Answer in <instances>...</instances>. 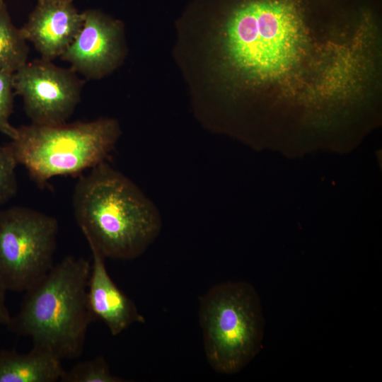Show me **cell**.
<instances>
[{
  "label": "cell",
  "mask_w": 382,
  "mask_h": 382,
  "mask_svg": "<svg viewBox=\"0 0 382 382\" xmlns=\"http://www.w3.org/2000/svg\"><path fill=\"white\" fill-rule=\"evenodd\" d=\"M214 99L359 101L375 75L370 0H192Z\"/></svg>",
  "instance_id": "1"
},
{
  "label": "cell",
  "mask_w": 382,
  "mask_h": 382,
  "mask_svg": "<svg viewBox=\"0 0 382 382\" xmlns=\"http://www.w3.org/2000/svg\"><path fill=\"white\" fill-rule=\"evenodd\" d=\"M73 208L88 245L105 258L139 257L156 241L162 228L155 204L106 161L80 176L74 187Z\"/></svg>",
  "instance_id": "2"
},
{
  "label": "cell",
  "mask_w": 382,
  "mask_h": 382,
  "mask_svg": "<svg viewBox=\"0 0 382 382\" xmlns=\"http://www.w3.org/2000/svg\"><path fill=\"white\" fill-rule=\"evenodd\" d=\"M91 262L64 257L25 291L18 313L11 316L8 330L29 337L33 347L60 359L81 355L89 325L94 320L88 303Z\"/></svg>",
  "instance_id": "3"
},
{
  "label": "cell",
  "mask_w": 382,
  "mask_h": 382,
  "mask_svg": "<svg viewBox=\"0 0 382 382\" xmlns=\"http://www.w3.org/2000/svg\"><path fill=\"white\" fill-rule=\"evenodd\" d=\"M121 134L119 122L101 117L54 125L17 128L9 143L18 162L43 187L56 176L76 175L105 162Z\"/></svg>",
  "instance_id": "4"
},
{
  "label": "cell",
  "mask_w": 382,
  "mask_h": 382,
  "mask_svg": "<svg viewBox=\"0 0 382 382\" xmlns=\"http://www.w3.org/2000/svg\"><path fill=\"white\" fill-rule=\"evenodd\" d=\"M199 318L206 357L216 371L236 374L260 352L264 318L250 284L231 282L212 287L199 299Z\"/></svg>",
  "instance_id": "5"
},
{
  "label": "cell",
  "mask_w": 382,
  "mask_h": 382,
  "mask_svg": "<svg viewBox=\"0 0 382 382\" xmlns=\"http://www.w3.org/2000/svg\"><path fill=\"white\" fill-rule=\"evenodd\" d=\"M57 220L23 207L0 209V280L6 290L25 291L53 267Z\"/></svg>",
  "instance_id": "6"
},
{
  "label": "cell",
  "mask_w": 382,
  "mask_h": 382,
  "mask_svg": "<svg viewBox=\"0 0 382 382\" xmlns=\"http://www.w3.org/2000/svg\"><path fill=\"white\" fill-rule=\"evenodd\" d=\"M13 89L23 98L33 124L54 125L66 122L74 112L82 82L71 69L41 58L28 62L13 73Z\"/></svg>",
  "instance_id": "7"
},
{
  "label": "cell",
  "mask_w": 382,
  "mask_h": 382,
  "mask_svg": "<svg viewBox=\"0 0 382 382\" xmlns=\"http://www.w3.org/2000/svg\"><path fill=\"white\" fill-rule=\"evenodd\" d=\"M75 39L60 57L87 79H98L114 71L125 54L122 23L96 9L83 11Z\"/></svg>",
  "instance_id": "8"
},
{
  "label": "cell",
  "mask_w": 382,
  "mask_h": 382,
  "mask_svg": "<svg viewBox=\"0 0 382 382\" xmlns=\"http://www.w3.org/2000/svg\"><path fill=\"white\" fill-rule=\"evenodd\" d=\"M83 21L72 2L37 0L27 22L20 28L42 59L52 61L61 57L80 30Z\"/></svg>",
  "instance_id": "9"
},
{
  "label": "cell",
  "mask_w": 382,
  "mask_h": 382,
  "mask_svg": "<svg viewBox=\"0 0 382 382\" xmlns=\"http://www.w3.org/2000/svg\"><path fill=\"white\" fill-rule=\"evenodd\" d=\"M93 261L88 282L87 299L89 308L115 336L135 323H144L134 301L124 294L110 277L105 265V257L93 245H88Z\"/></svg>",
  "instance_id": "10"
},
{
  "label": "cell",
  "mask_w": 382,
  "mask_h": 382,
  "mask_svg": "<svg viewBox=\"0 0 382 382\" xmlns=\"http://www.w3.org/2000/svg\"><path fill=\"white\" fill-rule=\"evenodd\" d=\"M60 359L33 347L28 353L0 350V382H56L64 371Z\"/></svg>",
  "instance_id": "11"
},
{
  "label": "cell",
  "mask_w": 382,
  "mask_h": 382,
  "mask_svg": "<svg viewBox=\"0 0 382 382\" xmlns=\"http://www.w3.org/2000/svg\"><path fill=\"white\" fill-rule=\"evenodd\" d=\"M28 46L12 23L6 4L0 6V69L15 72L28 62Z\"/></svg>",
  "instance_id": "12"
},
{
  "label": "cell",
  "mask_w": 382,
  "mask_h": 382,
  "mask_svg": "<svg viewBox=\"0 0 382 382\" xmlns=\"http://www.w3.org/2000/svg\"><path fill=\"white\" fill-rule=\"evenodd\" d=\"M60 382H124L126 380L113 375L105 358L98 356L81 361L70 370H64Z\"/></svg>",
  "instance_id": "13"
},
{
  "label": "cell",
  "mask_w": 382,
  "mask_h": 382,
  "mask_svg": "<svg viewBox=\"0 0 382 382\" xmlns=\"http://www.w3.org/2000/svg\"><path fill=\"white\" fill-rule=\"evenodd\" d=\"M17 164L18 163L9 144H0V207L16 194Z\"/></svg>",
  "instance_id": "14"
},
{
  "label": "cell",
  "mask_w": 382,
  "mask_h": 382,
  "mask_svg": "<svg viewBox=\"0 0 382 382\" xmlns=\"http://www.w3.org/2000/svg\"><path fill=\"white\" fill-rule=\"evenodd\" d=\"M13 72L0 69V132L11 139L16 137L17 128L9 119L13 109Z\"/></svg>",
  "instance_id": "15"
},
{
  "label": "cell",
  "mask_w": 382,
  "mask_h": 382,
  "mask_svg": "<svg viewBox=\"0 0 382 382\" xmlns=\"http://www.w3.org/2000/svg\"><path fill=\"white\" fill-rule=\"evenodd\" d=\"M6 288L0 280V325H5L8 323L11 316L6 305Z\"/></svg>",
  "instance_id": "16"
},
{
  "label": "cell",
  "mask_w": 382,
  "mask_h": 382,
  "mask_svg": "<svg viewBox=\"0 0 382 382\" xmlns=\"http://www.w3.org/2000/svg\"><path fill=\"white\" fill-rule=\"evenodd\" d=\"M55 1H67V2H72L73 1V0H55Z\"/></svg>",
  "instance_id": "17"
},
{
  "label": "cell",
  "mask_w": 382,
  "mask_h": 382,
  "mask_svg": "<svg viewBox=\"0 0 382 382\" xmlns=\"http://www.w3.org/2000/svg\"><path fill=\"white\" fill-rule=\"evenodd\" d=\"M4 4V0H0V6Z\"/></svg>",
  "instance_id": "18"
}]
</instances>
